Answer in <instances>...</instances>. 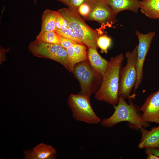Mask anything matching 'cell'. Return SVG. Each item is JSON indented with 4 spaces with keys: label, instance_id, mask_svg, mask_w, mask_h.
Instances as JSON below:
<instances>
[{
    "label": "cell",
    "instance_id": "cell-1",
    "mask_svg": "<svg viewBox=\"0 0 159 159\" xmlns=\"http://www.w3.org/2000/svg\"><path fill=\"white\" fill-rule=\"evenodd\" d=\"M124 58L122 53L110 58L101 85L95 95L97 100L113 106L118 103L119 74Z\"/></svg>",
    "mask_w": 159,
    "mask_h": 159
},
{
    "label": "cell",
    "instance_id": "cell-2",
    "mask_svg": "<svg viewBox=\"0 0 159 159\" xmlns=\"http://www.w3.org/2000/svg\"><path fill=\"white\" fill-rule=\"evenodd\" d=\"M117 104L114 106V111L109 117L104 118L101 121V124L107 127H113L118 123L123 121L128 122L129 126L131 128L138 130L143 127H146L149 125L148 122L143 119L140 108L132 101L127 104L125 99L119 97Z\"/></svg>",
    "mask_w": 159,
    "mask_h": 159
},
{
    "label": "cell",
    "instance_id": "cell-3",
    "mask_svg": "<svg viewBox=\"0 0 159 159\" xmlns=\"http://www.w3.org/2000/svg\"><path fill=\"white\" fill-rule=\"evenodd\" d=\"M67 20L69 28L74 32L77 37L83 44L88 47L97 49V40L102 33L87 24L77 11L70 7L61 8L57 10Z\"/></svg>",
    "mask_w": 159,
    "mask_h": 159
},
{
    "label": "cell",
    "instance_id": "cell-4",
    "mask_svg": "<svg viewBox=\"0 0 159 159\" xmlns=\"http://www.w3.org/2000/svg\"><path fill=\"white\" fill-rule=\"evenodd\" d=\"M72 73L80 83L79 94L90 96L98 90L102 76L92 68L87 59L75 64Z\"/></svg>",
    "mask_w": 159,
    "mask_h": 159
},
{
    "label": "cell",
    "instance_id": "cell-5",
    "mask_svg": "<svg viewBox=\"0 0 159 159\" xmlns=\"http://www.w3.org/2000/svg\"><path fill=\"white\" fill-rule=\"evenodd\" d=\"M138 45L132 52L127 51L125 54L127 59L126 64L120 69L118 94L124 99H131L130 94L135 87L137 79L136 63Z\"/></svg>",
    "mask_w": 159,
    "mask_h": 159
},
{
    "label": "cell",
    "instance_id": "cell-6",
    "mask_svg": "<svg viewBox=\"0 0 159 159\" xmlns=\"http://www.w3.org/2000/svg\"><path fill=\"white\" fill-rule=\"evenodd\" d=\"M90 97L79 93L72 94L68 97L67 104L75 120L89 124H97L101 120L92 107Z\"/></svg>",
    "mask_w": 159,
    "mask_h": 159
},
{
    "label": "cell",
    "instance_id": "cell-7",
    "mask_svg": "<svg viewBox=\"0 0 159 159\" xmlns=\"http://www.w3.org/2000/svg\"><path fill=\"white\" fill-rule=\"evenodd\" d=\"M91 11L85 19L97 21L103 28L111 27L117 21L116 16L105 0H89Z\"/></svg>",
    "mask_w": 159,
    "mask_h": 159
},
{
    "label": "cell",
    "instance_id": "cell-8",
    "mask_svg": "<svg viewBox=\"0 0 159 159\" xmlns=\"http://www.w3.org/2000/svg\"><path fill=\"white\" fill-rule=\"evenodd\" d=\"M135 34L138 40L136 69L137 79L134 88V92L132 96H135V92L141 83L143 76L144 64L147 54L149 51L152 41L155 35V32H151L146 34H143L136 31Z\"/></svg>",
    "mask_w": 159,
    "mask_h": 159
},
{
    "label": "cell",
    "instance_id": "cell-9",
    "mask_svg": "<svg viewBox=\"0 0 159 159\" xmlns=\"http://www.w3.org/2000/svg\"><path fill=\"white\" fill-rule=\"evenodd\" d=\"M140 110L145 121L159 124V90L148 97Z\"/></svg>",
    "mask_w": 159,
    "mask_h": 159
},
{
    "label": "cell",
    "instance_id": "cell-10",
    "mask_svg": "<svg viewBox=\"0 0 159 159\" xmlns=\"http://www.w3.org/2000/svg\"><path fill=\"white\" fill-rule=\"evenodd\" d=\"M62 47L60 44H50L36 39L29 44V49L36 57L52 60L57 51Z\"/></svg>",
    "mask_w": 159,
    "mask_h": 159
},
{
    "label": "cell",
    "instance_id": "cell-11",
    "mask_svg": "<svg viewBox=\"0 0 159 159\" xmlns=\"http://www.w3.org/2000/svg\"><path fill=\"white\" fill-rule=\"evenodd\" d=\"M26 159H54L56 157V150L51 145L41 143L30 149L23 151Z\"/></svg>",
    "mask_w": 159,
    "mask_h": 159
},
{
    "label": "cell",
    "instance_id": "cell-12",
    "mask_svg": "<svg viewBox=\"0 0 159 159\" xmlns=\"http://www.w3.org/2000/svg\"><path fill=\"white\" fill-rule=\"evenodd\" d=\"M141 137L138 145L139 148L159 147V125L152 128L150 130L142 127L139 129Z\"/></svg>",
    "mask_w": 159,
    "mask_h": 159
},
{
    "label": "cell",
    "instance_id": "cell-13",
    "mask_svg": "<svg viewBox=\"0 0 159 159\" xmlns=\"http://www.w3.org/2000/svg\"><path fill=\"white\" fill-rule=\"evenodd\" d=\"M116 16L119 12L128 10L137 13L140 8L139 0H105Z\"/></svg>",
    "mask_w": 159,
    "mask_h": 159
},
{
    "label": "cell",
    "instance_id": "cell-14",
    "mask_svg": "<svg viewBox=\"0 0 159 159\" xmlns=\"http://www.w3.org/2000/svg\"><path fill=\"white\" fill-rule=\"evenodd\" d=\"M87 59L92 68L103 76L106 71L109 61L102 57L97 49L88 47L87 50Z\"/></svg>",
    "mask_w": 159,
    "mask_h": 159
},
{
    "label": "cell",
    "instance_id": "cell-15",
    "mask_svg": "<svg viewBox=\"0 0 159 159\" xmlns=\"http://www.w3.org/2000/svg\"><path fill=\"white\" fill-rule=\"evenodd\" d=\"M57 11L46 9L43 12L42 16L41 30L36 37L39 39L45 32L55 31V21Z\"/></svg>",
    "mask_w": 159,
    "mask_h": 159
},
{
    "label": "cell",
    "instance_id": "cell-16",
    "mask_svg": "<svg viewBox=\"0 0 159 159\" xmlns=\"http://www.w3.org/2000/svg\"><path fill=\"white\" fill-rule=\"evenodd\" d=\"M142 13L152 19L159 18V0L140 1Z\"/></svg>",
    "mask_w": 159,
    "mask_h": 159
},
{
    "label": "cell",
    "instance_id": "cell-17",
    "mask_svg": "<svg viewBox=\"0 0 159 159\" xmlns=\"http://www.w3.org/2000/svg\"><path fill=\"white\" fill-rule=\"evenodd\" d=\"M52 60L61 64L69 71L72 72L73 68L69 62L66 49L62 47L58 50Z\"/></svg>",
    "mask_w": 159,
    "mask_h": 159
},
{
    "label": "cell",
    "instance_id": "cell-18",
    "mask_svg": "<svg viewBox=\"0 0 159 159\" xmlns=\"http://www.w3.org/2000/svg\"><path fill=\"white\" fill-rule=\"evenodd\" d=\"M87 46L77 43L73 45V54L76 64L87 59Z\"/></svg>",
    "mask_w": 159,
    "mask_h": 159
},
{
    "label": "cell",
    "instance_id": "cell-19",
    "mask_svg": "<svg viewBox=\"0 0 159 159\" xmlns=\"http://www.w3.org/2000/svg\"><path fill=\"white\" fill-rule=\"evenodd\" d=\"M38 40L50 44H60L61 37L59 35L54 31L45 32Z\"/></svg>",
    "mask_w": 159,
    "mask_h": 159
},
{
    "label": "cell",
    "instance_id": "cell-20",
    "mask_svg": "<svg viewBox=\"0 0 159 159\" xmlns=\"http://www.w3.org/2000/svg\"><path fill=\"white\" fill-rule=\"evenodd\" d=\"M101 34L97 39V47L101 49L102 53L107 54V53L108 49L111 44V39L106 35Z\"/></svg>",
    "mask_w": 159,
    "mask_h": 159
},
{
    "label": "cell",
    "instance_id": "cell-21",
    "mask_svg": "<svg viewBox=\"0 0 159 159\" xmlns=\"http://www.w3.org/2000/svg\"><path fill=\"white\" fill-rule=\"evenodd\" d=\"M55 31L61 36L83 44L78 39L74 32L69 28L63 30L56 29Z\"/></svg>",
    "mask_w": 159,
    "mask_h": 159
},
{
    "label": "cell",
    "instance_id": "cell-22",
    "mask_svg": "<svg viewBox=\"0 0 159 159\" xmlns=\"http://www.w3.org/2000/svg\"><path fill=\"white\" fill-rule=\"evenodd\" d=\"M55 25L56 29L63 30L69 28L67 21L57 11Z\"/></svg>",
    "mask_w": 159,
    "mask_h": 159
},
{
    "label": "cell",
    "instance_id": "cell-23",
    "mask_svg": "<svg viewBox=\"0 0 159 159\" xmlns=\"http://www.w3.org/2000/svg\"><path fill=\"white\" fill-rule=\"evenodd\" d=\"M91 10V6L89 0H87L79 6L77 11L85 19L90 14Z\"/></svg>",
    "mask_w": 159,
    "mask_h": 159
},
{
    "label": "cell",
    "instance_id": "cell-24",
    "mask_svg": "<svg viewBox=\"0 0 159 159\" xmlns=\"http://www.w3.org/2000/svg\"><path fill=\"white\" fill-rule=\"evenodd\" d=\"M61 42L60 44L62 47L67 49L74 44L78 43L76 41L67 38L60 36Z\"/></svg>",
    "mask_w": 159,
    "mask_h": 159
},
{
    "label": "cell",
    "instance_id": "cell-25",
    "mask_svg": "<svg viewBox=\"0 0 159 159\" xmlns=\"http://www.w3.org/2000/svg\"><path fill=\"white\" fill-rule=\"evenodd\" d=\"M87 0H69L68 7L77 11L78 7Z\"/></svg>",
    "mask_w": 159,
    "mask_h": 159
},
{
    "label": "cell",
    "instance_id": "cell-26",
    "mask_svg": "<svg viewBox=\"0 0 159 159\" xmlns=\"http://www.w3.org/2000/svg\"><path fill=\"white\" fill-rule=\"evenodd\" d=\"M150 153L159 157V147L158 148H148L145 149V154Z\"/></svg>",
    "mask_w": 159,
    "mask_h": 159
},
{
    "label": "cell",
    "instance_id": "cell-27",
    "mask_svg": "<svg viewBox=\"0 0 159 159\" xmlns=\"http://www.w3.org/2000/svg\"><path fill=\"white\" fill-rule=\"evenodd\" d=\"M8 51V49L7 50L5 49L2 47L0 48V53L3 54V55H0V64H1L5 60V54Z\"/></svg>",
    "mask_w": 159,
    "mask_h": 159
},
{
    "label": "cell",
    "instance_id": "cell-28",
    "mask_svg": "<svg viewBox=\"0 0 159 159\" xmlns=\"http://www.w3.org/2000/svg\"><path fill=\"white\" fill-rule=\"evenodd\" d=\"M147 155V159H159V157L150 153H146Z\"/></svg>",
    "mask_w": 159,
    "mask_h": 159
},
{
    "label": "cell",
    "instance_id": "cell-29",
    "mask_svg": "<svg viewBox=\"0 0 159 159\" xmlns=\"http://www.w3.org/2000/svg\"><path fill=\"white\" fill-rule=\"evenodd\" d=\"M64 4L68 6L69 0H58Z\"/></svg>",
    "mask_w": 159,
    "mask_h": 159
}]
</instances>
